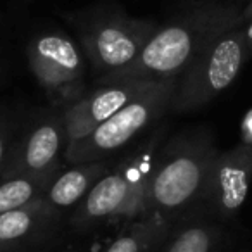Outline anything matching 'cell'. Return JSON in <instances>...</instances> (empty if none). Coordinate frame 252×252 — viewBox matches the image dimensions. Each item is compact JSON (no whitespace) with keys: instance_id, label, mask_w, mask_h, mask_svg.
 Returning <instances> with one entry per match:
<instances>
[{"instance_id":"1","label":"cell","mask_w":252,"mask_h":252,"mask_svg":"<svg viewBox=\"0 0 252 252\" xmlns=\"http://www.w3.org/2000/svg\"><path fill=\"white\" fill-rule=\"evenodd\" d=\"M242 11L233 2H200L158 26L133 63L97 78V85L114 81L176 80L193 59L218 36L244 25Z\"/></svg>"},{"instance_id":"2","label":"cell","mask_w":252,"mask_h":252,"mask_svg":"<svg viewBox=\"0 0 252 252\" xmlns=\"http://www.w3.org/2000/svg\"><path fill=\"white\" fill-rule=\"evenodd\" d=\"M158 154V138L111 168L73 209L69 226L80 233L107 224H126L149 214L147 185Z\"/></svg>"},{"instance_id":"3","label":"cell","mask_w":252,"mask_h":252,"mask_svg":"<svg viewBox=\"0 0 252 252\" xmlns=\"http://www.w3.org/2000/svg\"><path fill=\"white\" fill-rule=\"evenodd\" d=\"M207 135L180 137L158 151L147 185V211L176 221L204 200L211 166L218 154Z\"/></svg>"},{"instance_id":"4","label":"cell","mask_w":252,"mask_h":252,"mask_svg":"<svg viewBox=\"0 0 252 252\" xmlns=\"http://www.w3.org/2000/svg\"><path fill=\"white\" fill-rule=\"evenodd\" d=\"M81 50L97 78L126 67L137 59L158 30L152 19L133 18L116 4H97L67 12Z\"/></svg>"},{"instance_id":"5","label":"cell","mask_w":252,"mask_h":252,"mask_svg":"<svg viewBox=\"0 0 252 252\" xmlns=\"http://www.w3.org/2000/svg\"><path fill=\"white\" fill-rule=\"evenodd\" d=\"M176 80L156 81L145 94L133 98L105 119L83 138L67 144L64 152L66 164L109 161L112 154L125 149L131 140L149 130L156 121L164 118L173 105Z\"/></svg>"},{"instance_id":"6","label":"cell","mask_w":252,"mask_h":252,"mask_svg":"<svg viewBox=\"0 0 252 252\" xmlns=\"http://www.w3.org/2000/svg\"><path fill=\"white\" fill-rule=\"evenodd\" d=\"M249 61L245 26L238 25L207 45L178 76L171 112L197 111L224 92Z\"/></svg>"},{"instance_id":"7","label":"cell","mask_w":252,"mask_h":252,"mask_svg":"<svg viewBox=\"0 0 252 252\" xmlns=\"http://www.w3.org/2000/svg\"><path fill=\"white\" fill-rule=\"evenodd\" d=\"M26 57L36 83L56 105L66 107L85 94L87 57L71 36L40 33L26 47Z\"/></svg>"},{"instance_id":"8","label":"cell","mask_w":252,"mask_h":252,"mask_svg":"<svg viewBox=\"0 0 252 252\" xmlns=\"http://www.w3.org/2000/svg\"><path fill=\"white\" fill-rule=\"evenodd\" d=\"M67 133L63 114L40 116L12 147V154L2 173L11 176H56L63 169Z\"/></svg>"},{"instance_id":"9","label":"cell","mask_w":252,"mask_h":252,"mask_svg":"<svg viewBox=\"0 0 252 252\" xmlns=\"http://www.w3.org/2000/svg\"><path fill=\"white\" fill-rule=\"evenodd\" d=\"M252 182V144L242 142L218 152L207 178L204 202L221 218H231L247 199Z\"/></svg>"},{"instance_id":"10","label":"cell","mask_w":252,"mask_h":252,"mask_svg":"<svg viewBox=\"0 0 252 252\" xmlns=\"http://www.w3.org/2000/svg\"><path fill=\"white\" fill-rule=\"evenodd\" d=\"M156 81H114L100 83L88 94H83L73 104L66 105L63 112L67 144L83 138L98 125L125 107L128 102L140 97Z\"/></svg>"},{"instance_id":"11","label":"cell","mask_w":252,"mask_h":252,"mask_svg":"<svg viewBox=\"0 0 252 252\" xmlns=\"http://www.w3.org/2000/svg\"><path fill=\"white\" fill-rule=\"evenodd\" d=\"M61 214L52 211L43 199L35 200L19 209L0 214V242L11 245L18 252L40 245L54 233Z\"/></svg>"},{"instance_id":"12","label":"cell","mask_w":252,"mask_h":252,"mask_svg":"<svg viewBox=\"0 0 252 252\" xmlns=\"http://www.w3.org/2000/svg\"><path fill=\"white\" fill-rule=\"evenodd\" d=\"M109 161L81 162V164H67L61 169L49 189L45 190L43 202L63 216L66 211L74 209L85 199L90 189L109 171Z\"/></svg>"},{"instance_id":"13","label":"cell","mask_w":252,"mask_h":252,"mask_svg":"<svg viewBox=\"0 0 252 252\" xmlns=\"http://www.w3.org/2000/svg\"><path fill=\"white\" fill-rule=\"evenodd\" d=\"M175 228V221L151 213L126 223L104 252H156Z\"/></svg>"},{"instance_id":"14","label":"cell","mask_w":252,"mask_h":252,"mask_svg":"<svg viewBox=\"0 0 252 252\" xmlns=\"http://www.w3.org/2000/svg\"><path fill=\"white\" fill-rule=\"evenodd\" d=\"M54 176H11L0 180V214L43 199Z\"/></svg>"},{"instance_id":"15","label":"cell","mask_w":252,"mask_h":252,"mask_svg":"<svg viewBox=\"0 0 252 252\" xmlns=\"http://www.w3.org/2000/svg\"><path fill=\"white\" fill-rule=\"evenodd\" d=\"M218 242V231L206 223H190L173 228L156 252H213Z\"/></svg>"},{"instance_id":"16","label":"cell","mask_w":252,"mask_h":252,"mask_svg":"<svg viewBox=\"0 0 252 252\" xmlns=\"http://www.w3.org/2000/svg\"><path fill=\"white\" fill-rule=\"evenodd\" d=\"M12 147H14V142H12L11 126L0 123V178H2V173H4L9 158L12 154Z\"/></svg>"},{"instance_id":"17","label":"cell","mask_w":252,"mask_h":252,"mask_svg":"<svg viewBox=\"0 0 252 252\" xmlns=\"http://www.w3.org/2000/svg\"><path fill=\"white\" fill-rule=\"evenodd\" d=\"M242 133H244V142H249L252 144V111L247 114L244 121V126H242Z\"/></svg>"},{"instance_id":"18","label":"cell","mask_w":252,"mask_h":252,"mask_svg":"<svg viewBox=\"0 0 252 252\" xmlns=\"http://www.w3.org/2000/svg\"><path fill=\"white\" fill-rule=\"evenodd\" d=\"M245 47H247L249 59L252 57V19L249 21V25L245 26Z\"/></svg>"},{"instance_id":"19","label":"cell","mask_w":252,"mask_h":252,"mask_svg":"<svg viewBox=\"0 0 252 252\" xmlns=\"http://www.w3.org/2000/svg\"><path fill=\"white\" fill-rule=\"evenodd\" d=\"M242 18H244V23H247L252 19V0H249V4L244 7V11H242Z\"/></svg>"},{"instance_id":"20","label":"cell","mask_w":252,"mask_h":252,"mask_svg":"<svg viewBox=\"0 0 252 252\" xmlns=\"http://www.w3.org/2000/svg\"><path fill=\"white\" fill-rule=\"evenodd\" d=\"M0 252H18L16 249H12L11 245L4 244V242H0Z\"/></svg>"},{"instance_id":"21","label":"cell","mask_w":252,"mask_h":252,"mask_svg":"<svg viewBox=\"0 0 252 252\" xmlns=\"http://www.w3.org/2000/svg\"><path fill=\"white\" fill-rule=\"evenodd\" d=\"M56 252H80L76 247H66V249H61V251H56Z\"/></svg>"},{"instance_id":"22","label":"cell","mask_w":252,"mask_h":252,"mask_svg":"<svg viewBox=\"0 0 252 252\" xmlns=\"http://www.w3.org/2000/svg\"><path fill=\"white\" fill-rule=\"evenodd\" d=\"M26 2H32V0H26Z\"/></svg>"}]
</instances>
